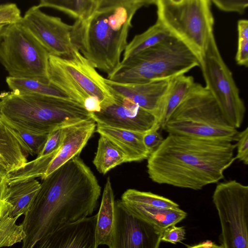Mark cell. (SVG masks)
Listing matches in <instances>:
<instances>
[{
	"label": "cell",
	"mask_w": 248,
	"mask_h": 248,
	"mask_svg": "<svg viewBox=\"0 0 248 248\" xmlns=\"http://www.w3.org/2000/svg\"><path fill=\"white\" fill-rule=\"evenodd\" d=\"M101 190L96 177L78 156L42 180L20 224L25 234L21 248H34L42 238L58 227L90 216Z\"/></svg>",
	"instance_id": "6da1fadb"
},
{
	"label": "cell",
	"mask_w": 248,
	"mask_h": 248,
	"mask_svg": "<svg viewBox=\"0 0 248 248\" xmlns=\"http://www.w3.org/2000/svg\"><path fill=\"white\" fill-rule=\"evenodd\" d=\"M235 148L228 141L168 134L147 159V173L158 184L200 190L224 178Z\"/></svg>",
	"instance_id": "7a4b0ae2"
},
{
	"label": "cell",
	"mask_w": 248,
	"mask_h": 248,
	"mask_svg": "<svg viewBox=\"0 0 248 248\" xmlns=\"http://www.w3.org/2000/svg\"><path fill=\"white\" fill-rule=\"evenodd\" d=\"M156 0H99L93 12L72 25L71 40L95 68L108 75L120 65L137 12Z\"/></svg>",
	"instance_id": "3957f363"
},
{
	"label": "cell",
	"mask_w": 248,
	"mask_h": 248,
	"mask_svg": "<svg viewBox=\"0 0 248 248\" xmlns=\"http://www.w3.org/2000/svg\"><path fill=\"white\" fill-rule=\"evenodd\" d=\"M0 113L13 124L37 134L92 119L91 113L71 99L18 91L0 94Z\"/></svg>",
	"instance_id": "277c9868"
},
{
	"label": "cell",
	"mask_w": 248,
	"mask_h": 248,
	"mask_svg": "<svg viewBox=\"0 0 248 248\" xmlns=\"http://www.w3.org/2000/svg\"><path fill=\"white\" fill-rule=\"evenodd\" d=\"M200 65L197 55L182 41L172 35L121 62L107 78L120 83H147L184 75Z\"/></svg>",
	"instance_id": "5b68a950"
},
{
	"label": "cell",
	"mask_w": 248,
	"mask_h": 248,
	"mask_svg": "<svg viewBox=\"0 0 248 248\" xmlns=\"http://www.w3.org/2000/svg\"><path fill=\"white\" fill-rule=\"evenodd\" d=\"M168 134L235 141L238 131L224 118L210 92L195 82L162 128Z\"/></svg>",
	"instance_id": "8992f818"
},
{
	"label": "cell",
	"mask_w": 248,
	"mask_h": 248,
	"mask_svg": "<svg viewBox=\"0 0 248 248\" xmlns=\"http://www.w3.org/2000/svg\"><path fill=\"white\" fill-rule=\"evenodd\" d=\"M157 20L185 43L200 61L214 35L211 0H156Z\"/></svg>",
	"instance_id": "52a82bcc"
},
{
	"label": "cell",
	"mask_w": 248,
	"mask_h": 248,
	"mask_svg": "<svg viewBox=\"0 0 248 248\" xmlns=\"http://www.w3.org/2000/svg\"><path fill=\"white\" fill-rule=\"evenodd\" d=\"M49 55L21 20L0 28V62L9 76L50 84Z\"/></svg>",
	"instance_id": "ba28073f"
},
{
	"label": "cell",
	"mask_w": 248,
	"mask_h": 248,
	"mask_svg": "<svg viewBox=\"0 0 248 248\" xmlns=\"http://www.w3.org/2000/svg\"><path fill=\"white\" fill-rule=\"evenodd\" d=\"M48 73L50 83L83 106L90 97L97 98L101 108L114 102L106 78L77 49L69 58L49 55Z\"/></svg>",
	"instance_id": "9c48e42d"
},
{
	"label": "cell",
	"mask_w": 248,
	"mask_h": 248,
	"mask_svg": "<svg viewBox=\"0 0 248 248\" xmlns=\"http://www.w3.org/2000/svg\"><path fill=\"white\" fill-rule=\"evenodd\" d=\"M205 82L227 122L237 129L243 122L246 107L239 89L220 53L214 34L200 60V65Z\"/></svg>",
	"instance_id": "30bf717a"
},
{
	"label": "cell",
	"mask_w": 248,
	"mask_h": 248,
	"mask_svg": "<svg viewBox=\"0 0 248 248\" xmlns=\"http://www.w3.org/2000/svg\"><path fill=\"white\" fill-rule=\"evenodd\" d=\"M224 248H248V186L231 180L217 184L213 195Z\"/></svg>",
	"instance_id": "8fae6325"
},
{
	"label": "cell",
	"mask_w": 248,
	"mask_h": 248,
	"mask_svg": "<svg viewBox=\"0 0 248 248\" xmlns=\"http://www.w3.org/2000/svg\"><path fill=\"white\" fill-rule=\"evenodd\" d=\"M48 135L31 132L0 113V182L6 175L25 165L29 155H37Z\"/></svg>",
	"instance_id": "7c38bea8"
},
{
	"label": "cell",
	"mask_w": 248,
	"mask_h": 248,
	"mask_svg": "<svg viewBox=\"0 0 248 248\" xmlns=\"http://www.w3.org/2000/svg\"><path fill=\"white\" fill-rule=\"evenodd\" d=\"M21 22L50 55L69 58L77 49L71 40L72 26L44 13L37 5L25 12Z\"/></svg>",
	"instance_id": "4fadbf2b"
},
{
	"label": "cell",
	"mask_w": 248,
	"mask_h": 248,
	"mask_svg": "<svg viewBox=\"0 0 248 248\" xmlns=\"http://www.w3.org/2000/svg\"><path fill=\"white\" fill-rule=\"evenodd\" d=\"M164 230L134 215L119 201L109 248H158Z\"/></svg>",
	"instance_id": "5bb4252c"
},
{
	"label": "cell",
	"mask_w": 248,
	"mask_h": 248,
	"mask_svg": "<svg viewBox=\"0 0 248 248\" xmlns=\"http://www.w3.org/2000/svg\"><path fill=\"white\" fill-rule=\"evenodd\" d=\"M112 94L114 99L112 103L99 112L91 113L96 124L141 133L153 126L156 122L154 115L129 99Z\"/></svg>",
	"instance_id": "9a60e30c"
},
{
	"label": "cell",
	"mask_w": 248,
	"mask_h": 248,
	"mask_svg": "<svg viewBox=\"0 0 248 248\" xmlns=\"http://www.w3.org/2000/svg\"><path fill=\"white\" fill-rule=\"evenodd\" d=\"M97 214L62 225L42 238L34 248H97Z\"/></svg>",
	"instance_id": "2e32d148"
},
{
	"label": "cell",
	"mask_w": 248,
	"mask_h": 248,
	"mask_svg": "<svg viewBox=\"0 0 248 248\" xmlns=\"http://www.w3.org/2000/svg\"><path fill=\"white\" fill-rule=\"evenodd\" d=\"M170 79L156 80L147 83H120L106 78L111 93L131 100L154 115L156 121L167 90Z\"/></svg>",
	"instance_id": "e0dca14e"
},
{
	"label": "cell",
	"mask_w": 248,
	"mask_h": 248,
	"mask_svg": "<svg viewBox=\"0 0 248 248\" xmlns=\"http://www.w3.org/2000/svg\"><path fill=\"white\" fill-rule=\"evenodd\" d=\"M96 126V124L92 119L70 125L59 150L41 180L78 156L94 132Z\"/></svg>",
	"instance_id": "ac0fdd59"
},
{
	"label": "cell",
	"mask_w": 248,
	"mask_h": 248,
	"mask_svg": "<svg viewBox=\"0 0 248 248\" xmlns=\"http://www.w3.org/2000/svg\"><path fill=\"white\" fill-rule=\"evenodd\" d=\"M96 132L107 138L125 155L127 162L147 159L151 153L143 142L141 133L96 124Z\"/></svg>",
	"instance_id": "d6986e66"
},
{
	"label": "cell",
	"mask_w": 248,
	"mask_h": 248,
	"mask_svg": "<svg viewBox=\"0 0 248 248\" xmlns=\"http://www.w3.org/2000/svg\"><path fill=\"white\" fill-rule=\"evenodd\" d=\"M119 201L132 214L162 230L175 225L187 216L180 208L166 209Z\"/></svg>",
	"instance_id": "ffe728a7"
},
{
	"label": "cell",
	"mask_w": 248,
	"mask_h": 248,
	"mask_svg": "<svg viewBox=\"0 0 248 248\" xmlns=\"http://www.w3.org/2000/svg\"><path fill=\"white\" fill-rule=\"evenodd\" d=\"M194 80L192 76L185 74L170 79L156 122L163 128L170 117L191 91Z\"/></svg>",
	"instance_id": "44dd1931"
},
{
	"label": "cell",
	"mask_w": 248,
	"mask_h": 248,
	"mask_svg": "<svg viewBox=\"0 0 248 248\" xmlns=\"http://www.w3.org/2000/svg\"><path fill=\"white\" fill-rule=\"evenodd\" d=\"M97 215V244L98 246H108L115 219L114 195L109 177L107 178L104 188L100 207Z\"/></svg>",
	"instance_id": "7402d4cb"
},
{
	"label": "cell",
	"mask_w": 248,
	"mask_h": 248,
	"mask_svg": "<svg viewBox=\"0 0 248 248\" xmlns=\"http://www.w3.org/2000/svg\"><path fill=\"white\" fill-rule=\"evenodd\" d=\"M171 35L172 34L166 27L156 20L155 24L142 33L135 35L128 43L121 62L160 43Z\"/></svg>",
	"instance_id": "603a6c76"
},
{
	"label": "cell",
	"mask_w": 248,
	"mask_h": 248,
	"mask_svg": "<svg viewBox=\"0 0 248 248\" xmlns=\"http://www.w3.org/2000/svg\"><path fill=\"white\" fill-rule=\"evenodd\" d=\"M127 162L124 154L106 137L100 136L93 163L103 174L124 163Z\"/></svg>",
	"instance_id": "cb8c5ba5"
},
{
	"label": "cell",
	"mask_w": 248,
	"mask_h": 248,
	"mask_svg": "<svg viewBox=\"0 0 248 248\" xmlns=\"http://www.w3.org/2000/svg\"><path fill=\"white\" fill-rule=\"evenodd\" d=\"M99 0H41L39 8L47 7L63 12L77 20L87 18L94 10Z\"/></svg>",
	"instance_id": "d4e9b609"
},
{
	"label": "cell",
	"mask_w": 248,
	"mask_h": 248,
	"mask_svg": "<svg viewBox=\"0 0 248 248\" xmlns=\"http://www.w3.org/2000/svg\"><path fill=\"white\" fill-rule=\"evenodd\" d=\"M52 159L50 156H37L21 168L4 176L0 182V186L36 179L38 177L42 179Z\"/></svg>",
	"instance_id": "484cf974"
},
{
	"label": "cell",
	"mask_w": 248,
	"mask_h": 248,
	"mask_svg": "<svg viewBox=\"0 0 248 248\" xmlns=\"http://www.w3.org/2000/svg\"><path fill=\"white\" fill-rule=\"evenodd\" d=\"M6 82L12 91L39 94L72 100L65 93L53 85L39 81L7 77Z\"/></svg>",
	"instance_id": "4316f807"
},
{
	"label": "cell",
	"mask_w": 248,
	"mask_h": 248,
	"mask_svg": "<svg viewBox=\"0 0 248 248\" xmlns=\"http://www.w3.org/2000/svg\"><path fill=\"white\" fill-rule=\"evenodd\" d=\"M121 200L166 209H177L179 205L174 202L161 196L150 192H144L134 189L125 191L121 197Z\"/></svg>",
	"instance_id": "83f0119b"
},
{
	"label": "cell",
	"mask_w": 248,
	"mask_h": 248,
	"mask_svg": "<svg viewBox=\"0 0 248 248\" xmlns=\"http://www.w3.org/2000/svg\"><path fill=\"white\" fill-rule=\"evenodd\" d=\"M238 47L235 56L237 64L248 67V21L241 19L237 22Z\"/></svg>",
	"instance_id": "f1b7e54d"
},
{
	"label": "cell",
	"mask_w": 248,
	"mask_h": 248,
	"mask_svg": "<svg viewBox=\"0 0 248 248\" xmlns=\"http://www.w3.org/2000/svg\"><path fill=\"white\" fill-rule=\"evenodd\" d=\"M70 125H71L58 128L49 133L43 149L37 156H49L54 158L62 143Z\"/></svg>",
	"instance_id": "f546056e"
},
{
	"label": "cell",
	"mask_w": 248,
	"mask_h": 248,
	"mask_svg": "<svg viewBox=\"0 0 248 248\" xmlns=\"http://www.w3.org/2000/svg\"><path fill=\"white\" fill-rule=\"evenodd\" d=\"M22 16L21 11L14 3L0 4V24H9L20 21Z\"/></svg>",
	"instance_id": "4dcf8cb0"
},
{
	"label": "cell",
	"mask_w": 248,
	"mask_h": 248,
	"mask_svg": "<svg viewBox=\"0 0 248 248\" xmlns=\"http://www.w3.org/2000/svg\"><path fill=\"white\" fill-rule=\"evenodd\" d=\"M160 128V125L155 122L153 126L144 133L143 142L151 154L160 146L164 140L159 132Z\"/></svg>",
	"instance_id": "1f68e13d"
},
{
	"label": "cell",
	"mask_w": 248,
	"mask_h": 248,
	"mask_svg": "<svg viewBox=\"0 0 248 248\" xmlns=\"http://www.w3.org/2000/svg\"><path fill=\"white\" fill-rule=\"evenodd\" d=\"M219 9L227 12L244 13L248 6V0H211Z\"/></svg>",
	"instance_id": "d6a6232c"
},
{
	"label": "cell",
	"mask_w": 248,
	"mask_h": 248,
	"mask_svg": "<svg viewBox=\"0 0 248 248\" xmlns=\"http://www.w3.org/2000/svg\"><path fill=\"white\" fill-rule=\"evenodd\" d=\"M235 141L237 155L236 159L242 162L245 165L248 164V127L238 132Z\"/></svg>",
	"instance_id": "836d02e7"
},
{
	"label": "cell",
	"mask_w": 248,
	"mask_h": 248,
	"mask_svg": "<svg viewBox=\"0 0 248 248\" xmlns=\"http://www.w3.org/2000/svg\"><path fill=\"white\" fill-rule=\"evenodd\" d=\"M185 235L186 231L183 227L172 225L163 231L161 240L175 244L183 241Z\"/></svg>",
	"instance_id": "e575fe53"
},
{
	"label": "cell",
	"mask_w": 248,
	"mask_h": 248,
	"mask_svg": "<svg viewBox=\"0 0 248 248\" xmlns=\"http://www.w3.org/2000/svg\"><path fill=\"white\" fill-rule=\"evenodd\" d=\"M83 107L91 113L99 112L101 109L99 100L94 97L87 98L84 102Z\"/></svg>",
	"instance_id": "d590c367"
},
{
	"label": "cell",
	"mask_w": 248,
	"mask_h": 248,
	"mask_svg": "<svg viewBox=\"0 0 248 248\" xmlns=\"http://www.w3.org/2000/svg\"><path fill=\"white\" fill-rule=\"evenodd\" d=\"M188 248H224L223 245H217L211 241L208 240L199 243L197 245L191 246Z\"/></svg>",
	"instance_id": "8d00e7d4"
},
{
	"label": "cell",
	"mask_w": 248,
	"mask_h": 248,
	"mask_svg": "<svg viewBox=\"0 0 248 248\" xmlns=\"http://www.w3.org/2000/svg\"><path fill=\"white\" fill-rule=\"evenodd\" d=\"M3 215H4V212L2 210L1 204V202L0 201V220L3 217Z\"/></svg>",
	"instance_id": "74e56055"
},
{
	"label": "cell",
	"mask_w": 248,
	"mask_h": 248,
	"mask_svg": "<svg viewBox=\"0 0 248 248\" xmlns=\"http://www.w3.org/2000/svg\"><path fill=\"white\" fill-rule=\"evenodd\" d=\"M7 24H0V28L6 25Z\"/></svg>",
	"instance_id": "f35d334b"
}]
</instances>
